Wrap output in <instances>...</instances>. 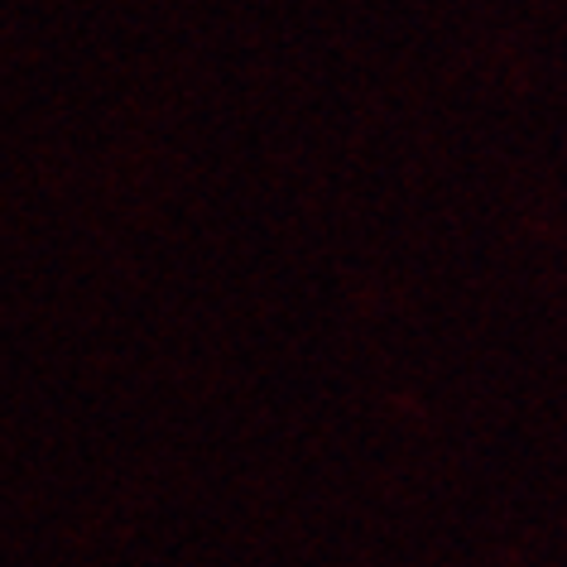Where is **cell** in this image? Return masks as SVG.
<instances>
[]
</instances>
